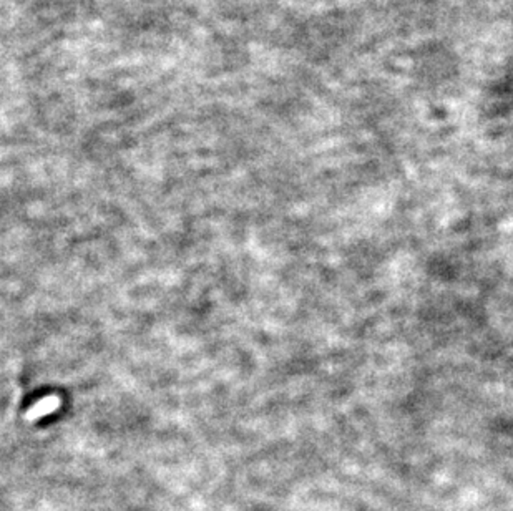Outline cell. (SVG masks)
<instances>
[{
	"instance_id": "6da1fadb",
	"label": "cell",
	"mask_w": 513,
	"mask_h": 511,
	"mask_svg": "<svg viewBox=\"0 0 513 511\" xmlns=\"http://www.w3.org/2000/svg\"><path fill=\"white\" fill-rule=\"evenodd\" d=\"M62 397L59 396H47L44 398H40L30 407L27 412L24 415V420L27 423H37L39 420H42L47 417V415H52L55 412H59L60 407H62Z\"/></svg>"
}]
</instances>
